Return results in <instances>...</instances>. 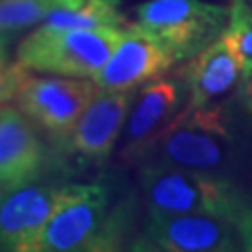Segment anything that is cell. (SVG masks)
<instances>
[{"instance_id":"cell-8","label":"cell","mask_w":252,"mask_h":252,"mask_svg":"<svg viewBox=\"0 0 252 252\" xmlns=\"http://www.w3.org/2000/svg\"><path fill=\"white\" fill-rule=\"evenodd\" d=\"M177 59L154 34L141 26L122 30L116 49L103 67L93 78L99 89L132 91L154 78H160Z\"/></svg>"},{"instance_id":"cell-3","label":"cell","mask_w":252,"mask_h":252,"mask_svg":"<svg viewBox=\"0 0 252 252\" xmlns=\"http://www.w3.org/2000/svg\"><path fill=\"white\" fill-rule=\"evenodd\" d=\"M122 30L118 26L91 30L36 28L17 46V61L34 72L93 78L107 63Z\"/></svg>"},{"instance_id":"cell-2","label":"cell","mask_w":252,"mask_h":252,"mask_svg":"<svg viewBox=\"0 0 252 252\" xmlns=\"http://www.w3.org/2000/svg\"><path fill=\"white\" fill-rule=\"evenodd\" d=\"M152 149V162L223 177L235 164V135L229 128L223 107H185L170 120Z\"/></svg>"},{"instance_id":"cell-14","label":"cell","mask_w":252,"mask_h":252,"mask_svg":"<svg viewBox=\"0 0 252 252\" xmlns=\"http://www.w3.org/2000/svg\"><path fill=\"white\" fill-rule=\"evenodd\" d=\"M122 0H57L38 23L44 30H91L122 26Z\"/></svg>"},{"instance_id":"cell-17","label":"cell","mask_w":252,"mask_h":252,"mask_svg":"<svg viewBox=\"0 0 252 252\" xmlns=\"http://www.w3.org/2000/svg\"><path fill=\"white\" fill-rule=\"evenodd\" d=\"M9 42L11 36L0 34V103L15 99L21 84L30 76L28 67H23L19 61H9Z\"/></svg>"},{"instance_id":"cell-4","label":"cell","mask_w":252,"mask_h":252,"mask_svg":"<svg viewBox=\"0 0 252 252\" xmlns=\"http://www.w3.org/2000/svg\"><path fill=\"white\" fill-rule=\"evenodd\" d=\"M141 187L152 212H208L233 220L244 206L242 195L227 179L162 162L145 164Z\"/></svg>"},{"instance_id":"cell-13","label":"cell","mask_w":252,"mask_h":252,"mask_svg":"<svg viewBox=\"0 0 252 252\" xmlns=\"http://www.w3.org/2000/svg\"><path fill=\"white\" fill-rule=\"evenodd\" d=\"M181 105V89L175 80L154 78L130 101L124 122V154L135 156L156 141L170 124Z\"/></svg>"},{"instance_id":"cell-20","label":"cell","mask_w":252,"mask_h":252,"mask_svg":"<svg viewBox=\"0 0 252 252\" xmlns=\"http://www.w3.org/2000/svg\"><path fill=\"white\" fill-rule=\"evenodd\" d=\"M248 2H250V4H252V0H248Z\"/></svg>"},{"instance_id":"cell-12","label":"cell","mask_w":252,"mask_h":252,"mask_svg":"<svg viewBox=\"0 0 252 252\" xmlns=\"http://www.w3.org/2000/svg\"><path fill=\"white\" fill-rule=\"evenodd\" d=\"M244 74L242 63L235 55L225 32L210 40L202 51L189 57L185 65V84L189 89V107L212 105L227 97Z\"/></svg>"},{"instance_id":"cell-9","label":"cell","mask_w":252,"mask_h":252,"mask_svg":"<svg viewBox=\"0 0 252 252\" xmlns=\"http://www.w3.org/2000/svg\"><path fill=\"white\" fill-rule=\"evenodd\" d=\"M57 187L32 183L0 193V252H36Z\"/></svg>"},{"instance_id":"cell-19","label":"cell","mask_w":252,"mask_h":252,"mask_svg":"<svg viewBox=\"0 0 252 252\" xmlns=\"http://www.w3.org/2000/svg\"><path fill=\"white\" fill-rule=\"evenodd\" d=\"M240 97H242L244 107L248 109V114H252V67L242 74V93H240Z\"/></svg>"},{"instance_id":"cell-18","label":"cell","mask_w":252,"mask_h":252,"mask_svg":"<svg viewBox=\"0 0 252 252\" xmlns=\"http://www.w3.org/2000/svg\"><path fill=\"white\" fill-rule=\"evenodd\" d=\"M233 225H235V233H238L242 248L252 250V208L242 206L238 210V215L233 217Z\"/></svg>"},{"instance_id":"cell-1","label":"cell","mask_w":252,"mask_h":252,"mask_svg":"<svg viewBox=\"0 0 252 252\" xmlns=\"http://www.w3.org/2000/svg\"><path fill=\"white\" fill-rule=\"evenodd\" d=\"M130 225L128 204L112 206V195L99 183L57 187L53 212L36 252H97L120 246Z\"/></svg>"},{"instance_id":"cell-7","label":"cell","mask_w":252,"mask_h":252,"mask_svg":"<svg viewBox=\"0 0 252 252\" xmlns=\"http://www.w3.org/2000/svg\"><path fill=\"white\" fill-rule=\"evenodd\" d=\"M94 91L97 84L91 82V78L28 76L15 99L32 122L57 139H65Z\"/></svg>"},{"instance_id":"cell-11","label":"cell","mask_w":252,"mask_h":252,"mask_svg":"<svg viewBox=\"0 0 252 252\" xmlns=\"http://www.w3.org/2000/svg\"><path fill=\"white\" fill-rule=\"evenodd\" d=\"M46 147L19 107L0 103V193L40 179Z\"/></svg>"},{"instance_id":"cell-6","label":"cell","mask_w":252,"mask_h":252,"mask_svg":"<svg viewBox=\"0 0 252 252\" xmlns=\"http://www.w3.org/2000/svg\"><path fill=\"white\" fill-rule=\"evenodd\" d=\"M233 231V220L223 215L152 212L130 248L145 252H225L235 248Z\"/></svg>"},{"instance_id":"cell-10","label":"cell","mask_w":252,"mask_h":252,"mask_svg":"<svg viewBox=\"0 0 252 252\" xmlns=\"http://www.w3.org/2000/svg\"><path fill=\"white\" fill-rule=\"evenodd\" d=\"M130 101V91H109L97 86L89 105L65 137L67 149L91 162L105 160L124 128Z\"/></svg>"},{"instance_id":"cell-16","label":"cell","mask_w":252,"mask_h":252,"mask_svg":"<svg viewBox=\"0 0 252 252\" xmlns=\"http://www.w3.org/2000/svg\"><path fill=\"white\" fill-rule=\"evenodd\" d=\"M225 36L231 42L242 69L252 67V4L248 0H231L229 17H227Z\"/></svg>"},{"instance_id":"cell-15","label":"cell","mask_w":252,"mask_h":252,"mask_svg":"<svg viewBox=\"0 0 252 252\" xmlns=\"http://www.w3.org/2000/svg\"><path fill=\"white\" fill-rule=\"evenodd\" d=\"M57 0H0V34L11 36L38 26Z\"/></svg>"},{"instance_id":"cell-5","label":"cell","mask_w":252,"mask_h":252,"mask_svg":"<svg viewBox=\"0 0 252 252\" xmlns=\"http://www.w3.org/2000/svg\"><path fill=\"white\" fill-rule=\"evenodd\" d=\"M229 9L204 0H147L137 6V26L154 34L177 61L193 57L227 26Z\"/></svg>"}]
</instances>
